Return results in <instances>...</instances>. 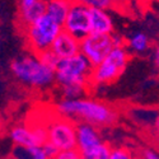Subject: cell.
Masks as SVG:
<instances>
[{
    "instance_id": "83f0119b",
    "label": "cell",
    "mask_w": 159,
    "mask_h": 159,
    "mask_svg": "<svg viewBox=\"0 0 159 159\" xmlns=\"http://www.w3.org/2000/svg\"><path fill=\"white\" fill-rule=\"evenodd\" d=\"M127 2V0H116V3H117V5H120V4H125Z\"/></svg>"
},
{
    "instance_id": "9a60e30c",
    "label": "cell",
    "mask_w": 159,
    "mask_h": 159,
    "mask_svg": "<svg viewBox=\"0 0 159 159\" xmlns=\"http://www.w3.org/2000/svg\"><path fill=\"white\" fill-rule=\"evenodd\" d=\"M11 158L14 159H51L43 147H32V148H19L14 147Z\"/></svg>"
},
{
    "instance_id": "6da1fadb",
    "label": "cell",
    "mask_w": 159,
    "mask_h": 159,
    "mask_svg": "<svg viewBox=\"0 0 159 159\" xmlns=\"http://www.w3.org/2000/svg\"><path fill=\"white\" fill-rule=\"evenodd\" d=\"M55 111L74 122H85L97 127L111 126L118 120V112L106 102L93 98L61 99L55 104Z\"/></svg>"
},
{
    "instance_id": "277c9868",
    "label": "cell",
    "mask_w": 159,
    "mask_h": 159,
    "mask_svg": "<svg viewBox=\"0 0 159 159\" xmlns=\"http://www.w3.org/2000/svg\"><path fill=\"white\" fill-rule=\"evenodd\" d=\"M130 61V52L126 46L115 47L110 55L99 65L93 66L90 76V85H107L117 80L124 73Z\"/></svg>"
},
{
    "instance_id": "52a82bcc",
    "label": "cell",
    "mask_w": 159,
    "mask_h": 159,
    "mask_svg": "<svg viewBox=\"0 0 159 159\" xmlns=\"http://www.w3.org/2000/svg\"><path fill=\"white\" fill-rule=\"evenodd\" d=\"M9 139L19 148L43 147L48 141L47 129L45 122H36L32 125H17L9 130Z\"/></svg>"
},
{
    "instance_id": "e0dca14e",
    "label": "cell",
    "mask_w": 159,
    "mask_h": 159,
    "mask_svg": "<svg viewBox=\"0 0 159 159\" xmlns=\"http://www.w3.org/2000/svg\"><path fill=\"white\" fill-rule=\"evenodd\" d=\"M59 88H60L62 99H80V98H85V96L89 93L90 85L69 84V85H64Z\"/></svg>"
},
{
    "instance_id": "7a4b0ae2",
    "label": "cell",
    "mask_w": 159,
    "mask_h": 159,
    "mask_svg": "<svg viewBox=\"0 0 159 159\" xmlns=\"http://www.w3.org/2000/svg\"><path fill=\"white\" fill-rule=\"evenodd\" d=\"M10 71L18 82L34 89H46L56 83L55 69L45 65L36 54L23 55L10 62Z\"/></svg>"
},
{
    "instance_id": "7c38bea8",
    "label": "cell",
    "mask_w": 159,
    "mask_h": 159,
    "mask_svg": "<svg viewBox=\"0 0 159 159\" xmlns=\"http://www.w3.org/2000/svg\"><path fill=\"white\" fill-rule=\"evenodd\" d=\"M90 25L92 33L113 34V20L108 10L90 9Z\"/></svg>"
},
{
    "instance_id": "30bf717a",
    "label": "cell",
    "mask_w": 159,
    "mask_h": 159,
    "mask_svg": "<svg viewBox=\"0 0 159 159\" xmlns=\"http://www.w3.org/2000/svg\"><path fill=\"white\" fill-rule=\"evenodd\" d=\"M102 143L103 140L99 127L85 122L76 124V149L80 153H84Z\"/></svg>"
},
{
    "instance_id": "2e32d148",
    "label": "cell",
    "mask_w": 159,
    "mask_h": 159,
    "mask_svg": "<svg viewBox=\"0 0 159 159\" xmlns=\"http://www.w3.org/2000/svg\"><path fill=\"white\" fill-rule=\"evenodd\" d=\"M126 47L132 52L141 54L149 48V38L143 32H135L126 39Z\"/></svg>"
},
{
    "instance_id": "ba28073f",
    "label": "cell",
    "mask_w": 159,
    "mask_h": 159,
    "mask_svg": "<svg viewBox=\"0 0 159 159\" xmlns=\"http://www.w3.org/2000/svg\"><path fill=\"white\" fill-rule=\"evenodd\" d=\"M115 48L113 34L90 33L80 41V52L93 66L99 65Z\"/></svg>"
},
{
    "instance_id": "ac0fdd59",
    "label": "cell",
    "mask_w": 159,
    "mask_h": 159,
    "mask_svg": "<svg viewBox=\"0 0 159 159\" xmlns=\"http://www.w3.org/2000/svg\"><path fill=\"white\" fill-rule=\"evenodd\" d=\"M112 153V148L107 143H102L97 147L92 148L82 154V159H110Z\"/></svg>"
},
{
    "instance_id": "9c48e42d",
    "label": "cell",
    "mask_w": 159,
    "mask_h": 159,
    "mask_svg": "<svg viewBox=\"0 0 159 159\" xmlns=\"http://www.w3.org/2000/svg\"><path fill=\"white\" fill-rule=\"evenodd\" d=\"M62 28L65 32L73 34L79 41H82L85 37H88L92 33V25H90V9L73 3L69 14L66 17Z\"/></svg>"
},
{
    "instance_id": "f1b7e54d",
    "label": "cell",
    "mask_w": 159,
    "mask_h": 159,
    "mask_svg": "<svg viewBox=\"0 0 159 159\" xmlns=\"http://www.w3.org/2000/svg\"><path fill=\"white\" fill-rule=\"evenodd\" d=\"M138 2H139V3H141V4H147V3L149 2V0H138Z\"/></svg>"
},
{
    "instance_id": "44dd1931",
    "label": "cell",
    "mask_w": 159,
    "mask_h": 159,
    "mask_svg": "<svg viewBox=\"0 0 159 159\" xmlns=\"http://www.w3.org/2000/svg\"><path fill=\"white\" fill-rule=\"evenodd\" d=\"M110 159H139L130 149L120 147V148H113L111 153Z\"/></svg>"
},
{
    "instance_id": "8fae6325",
    "label": "cell",
    "mask_w": 159,
    "mask_h": 159,
    "mask_svg": "<svg viewBox=\"0 0 159 159\" xmlns=\"http://www.w3.org/2000/svg\"><path fill=\"white\" fill-rule=\"evenodd\" d=\"M52 52L60 59H69L80 54V41L73 34L62 31L52 43Z\"/></svg>"
},
{
    "instance_id": "3957f363",
    "label": "cell",
    "mask_w": 159,
    "mask_h": 159,
    "mask_svg": "<svg viewBox=\"0 0 159 159\" xmlns=\"http://www.w3.org/2000/svg\"><path fill=\"white\" fill-rule=\"evenodd\" d=\"M62 31H64L62 25L55 22L47 14H45L42 18H39L32 25L23 30L31 54H36V55H39L47 50H51L52 43H54L56 37Z\"/></svg>"
},
{
    "instance_id": "4fadbf2b",
    "label": "cell",
    "mask_w": 159,
    "mask_h": 159,
    "mask_svg": "<svg viewBox=\"0 0 159 159\" xmlns=\"http://www.w3.org/2000/svg\"><path fill=\"white\" fill-rule=\"evenodd\" d=\"M46 10H47V2H45V0H37L33 5L25 9H19V23L22 30L30 27L39 18H42L46 14Z\"/></svg>"
},
{
    "instance_id": "5bb4252c",
    "label": "cell",
    "mask_w": 159,
    "mask_h": 159,
    "mask_svg": "<svg viewBox=\"0 0 159 159\" xmlns=\"http://www.w3.org/2000/svg\"><path fill=\"white\" fill-rule=\"evenodd\" d=\"M71 5H73V0H47L46 14L62 25L69 14Z\"/></svg>"
},
{
    "instance_id": "603a6c76",
    "label": "cell",
    "mask_w": 159,
    "mask_h": 159,
    "mask_svg": "<svg viewBox=\"0 0 159 159\" xmlns=\"http://www.w3.org/2000/svg\"><path fill=\"white\" fill-rule=\"evenodd\" d=\"M139 159H159V153L152 148H144L139 153Z\"/></svg>"
},
{
    "instance_id": "f546056e",
    "label": "cell",
    "mask_w": 159,
    "mask_h": 159,
    "mask_svg": "<svg viewBox=\"0 0 159 159\" xmlns=\"http://www.w3.org/2000/svg\"><path fill=\"white\" fill-rule=\"evenodd\" d=\"M11 159H14V158H11Z\"/></svg>"
},
{
    "instance_id": "4316f807",
    "label": "cell",
    "mask_w": 159,
    "mask_h": 159,
    "mask_svg": "<svg viewBox=\"0 0 159 159\" xmlns=\"http://www.w3.org/2000/svg\"><path fill=\"white\" fill-rule=\"evenodd\" d=\"M153 61H154V66L157 71L159 73V46L154 50V54H153Z\"/></svg>"
},
{
    "instance_id": "cb8c5ba5",
    "label": "cell",
    "mask_w": 159,
    "mask_h": 159,
    "mask_svg": "<svg viewBox=\"0 0 159 159\" xmlns=\"http://www.w3.org/2000/svg\"><path fill=\"white\" fill-rule=\"evenodd\" d=\"M153 136H154V140L155 143L158 144V147H159V113L155 116L154 118V122H153Z\"/></svg>"
},
{
    "instance_id": "d4e9b609",
    "label": "cell",
    "mask_w": 159,
    "mask_h": 159,
    "mask_svg": "<svg viewBox=\"0 0 159 159\" xmlns=\"http://www.w3.org/2000/svg\"><path fill=\"white\" fill-rule=\"evenodd\" d=\"M43 148H45V150H46V153H47V155L51 158V159H54L57 154H59V150L54 147V145H52V144H50L48 141L43 145Z\"/></svg>"
},
{
    "instance_id": "484cf974",
    "label": "cell",
    "mask_w": 159,
    "mask_h": 159,
    "mask_svg": "<svg viewBox=\"0 0 159 159\" xmlns=\"http://www.w3.org/2000/svg\"><path fill=\"white\" fill-rule=\"evenodd\" d=\"M37 0H18V5H19V9H25L31 5H33Z\"/></svg>"
},
{
    "instance_id": "ffe728a7",
    "label": "cell",
    "mask_w": 159,
    "mask_h": 159,
    "mask_svg": "<svg viewBox=\"0 0 159 159\" xmlns=\"http://www.w3.org/2000/svg\"><path fill=\"white\" fill-rule=\"evenodd\" d=\"M38 57L41 59V61L45 65L50 66V68H52V69H56V66H57V64L60 61V59L54 54V52H52V50H47V51L42 52V54L38 55Z\"/></svg>"
},
{
    "instance_id": "8992f818",
    "label": "cell",
    "mask_w": 159,
    "mask_h": 159,
    "mask_svg": "<svg viewBox=\"0 0 159 159\" xmlns=\"http://www.w3.org/2000/svg\"><path fill=\"white\" fill-rule=\"evenodd\" d=\"M45 125L48 143L59 152L76 149V122L57 113L48 117Z\"/></svg>"
},
{
    "instance_id": "d6986e66",
    "label": "cell",
    "mask_w": 159,
    "mask_h": 159,
    "mask_svg": "<svg viewBox=\"0 0 159 159\" xmlns=\"http://www.w3.org/2000/svg\"><path fill=\"white\" fill-rule=\"evenodd\" d=\"M73 3L82 4L89 9H104L110 10L117 8L116 0H73Z\"/></svg>"
},
{
    "instance_id": "5b68a950",
    "label": "cell",
    "mask_w": 159,
    "mask_h": 159,
    "mask_svg": "<svg viewBox=\"0 0 159 159\" xmlns=\"http://www.w3.org/2000/svg\"><path fill=\"white\" fill-rule=\"evenodd\" d=\"M92 71H93V65L80 52L73 57L59 61L55 69L56 83L59 87L69 84L90 85Z\"/></svg>"
},
{
    "instance_id": "7402d4cb",
    "label": "cell",
    "mask_w": 159,
    "mask_h": 159,
    "mask_svg": "<svg viewBox=\"0 0 159 159\" xmlns=\"http://www.w3.org/2000/svg\"><path fill=\"white\" fill-rule=\"evenodd\" d=\"M54 159H82V154L78 149L59 152V154Z\"/></svg>"
}]
</instances>
